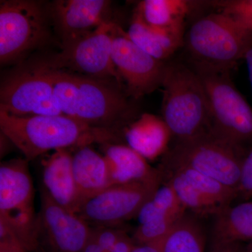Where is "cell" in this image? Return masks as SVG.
<instances>
[{"mask_svg": "<svg viewBox=\"0 0 252 252\" xmlns=\"http://www.w3.org/2000/svg\"><path fill=\"white\" fill-rule=\"evenodd\" d=\"M42 66L52 83L56 102L64 116L94 130L119 137L136 117V109L117 83Z\"/></svg>", "mask_w": 252, "mask_h": 252, "instance_id": "1", "label": "cell"}, {"mask_svg": "<svg viewBox=\"0 0 252 252\" xmlns=\"http://www.w3.org/2000/svg\"><path fill=\"white\" fill-rule=\"evenodd\" d=\"M0 129L29 161L51 150L117 140L112 134L64 115L19 117L0 111Z\"/></svg>", "mask_w": 252, "mask_h": 252, "instance_id": "2", "label": "cell"}, {"mask_svg": "<svg viewBox=\"0 0 252 252\" xmlns=\"http://www.w3.org/2000/svg\"><path fill=\"white\" fill-rule=\"evenodd\" d=\"M161 87L162 118L176 142L210 130L208 99L203 83L193 69L182 63L166 64Z\"/></svg>", "mask_w": 252, "mask_h": 252, "instance_id": "3", "label": "cell"}, {"mask_svg": "<svg viewBox=\"0 0 252 252\" xmlns=\"http://www.w3.org/2000/svg\"><path fill=\"white\" fill-rule=\"evenodd\" d=\"M252 32L220 12L212 13L192 25L185 44L193 65L230 71L245 59Z\"/></svg>", "mask_w": 252, "mask_h": 252, "instance_id": "4", "label": "cell"}, {"mask_svg": "<svg viewBox=\"0 0 252 252\" xmlns=\"http://www.w3.org/2000/svg\"><path fill=\"white\" fill-rule=\"evenodd\" d=\"M203 83L210 112V132L246 152L252 144V108L237 90L230 71L193 65Z\"/></svg>", "mask_w": 252, "mask_h": 252, "instance_id": "5", "label": "cell"}, {"mask_svg": "<svg viewBox=\"0 0 252 252\" xmlns=\"http://www.w3.org/2000/svg\"><path fill=\"white\" fill-rule=\"evenodd\" d=\"M49 3L36 0L0 1V63H22L51 36Z\"/></svg>", "mask_w": 252, "mask_h": 252, "instance_id": "6", "label": "cell"}, {"mask_svg": "<svg viewBox=\"0 0 252 252\" xmlns=\"http://www.w3.org/2000/svg\"><path fill=\"white\" fill-rule=\"evenodd\" d=\"M245 151L210 131L176 142L162 167H186L219 181L238 193Z\"/></svg>", "mask_w": 252, "mask_h": 252, "instance_id": "7", "label": "cell"}, {"mask_svg": "<svg viewBox=\"0 0 252 252\" xmlns=\"http://www.w3.org/2000/svg\"><path fill=\"white\" fill-rule=\"evenodd\" d=\"M34 187L26 158L11 159L0 165V221L13 230L26 251L39 248L34 213Z\"/></svg>", "mask_w": 252, "mask_h": 252, "instance_id": "8", "label": "cell"}, {"mask_svg": "<svg viewBox=\"0 0 252 252\" xmlns=\"http://www.w3.org/2000/svg\"><path fill=\"white\" fill-rule=\"evenodd\" d=\"M0 111L19 117L64 115L52 83L37 61L21 64L1 80Z\"/></svg>", "mask_w": 252, "mask_h": 252, "instance_id": "9", "label": "cell"}, {"mask_svg": "<svg viewBox=\"0 0 252 252\" xmlns=\"http://www.w3.org/2000/svg\"><path fill=\"white\" fill-rule=\"evenodd\" d=\"M114 26L115 23L107 21L94 32L61 49L58 54L39 60L50 67L112 81L124 89V83L112 60Z\"/></svg>", "mask_w": 252, "mask_h": 252, "instance_id": "10", "label": "cell"}, {"mask_svg": "<svg viewBox=\"0 0 252 252\" xmlns=\"http://www.w3.org/2000/svg\"><path fill=\"white\" fill-rule=\"evenodd\" d=\"M162 183V175L140 182L110 186L86 202L77 215L89 224L118 226L136 218Z\"/></svg>", "mask_w": 252, "mask_h": 252, "instance_id": "11", "label": "cell"}, {"mask_svg": "<svg viewBox=\"0 0 252 252\" xmlns=\"http://www.w3.org/2000/svg\"><path fill=\"white\" fill-rule=\"evenodd\" d=\"M112 60L129 97L138 99L162 86L166 63L154 59L131 40L115 23Z\"/></svg>", "mask_w": 252, "mask_h": 252, "instance_id": "12", "label": "cell"}, {"mask_svg": "<svg viewBox=\"0 0 252 252\" xmlns=\"http://www.w3.org/2000/svg\"><path fill=\"white\" fill-rule=\"evenodd\" d=\"M36 221L39 247L48 252H84L92 233L85 220L55 203L44 189Z\"/></svg>", "mask_w": 252, "mask_h": 252, "instance_id": "13", "label": "cell"}, {"mask_svg": "<svg viewBox=\"0 0 252 252\" xmlns=\"http://www.w3.org/2000/svg\"><path fill=\"white\" fill-rule=\"evenodd\" d=\"M112 2L107 0H56L49 3L51 25L61 49L94 32L108 20Z\"/></svg>", "mask_w": 252, "mask_h": 252, "instance_id": "14", "label": "cell"}, {"mask_svg": "<svg viewBox=\"0 0 252 252\" xmlns=\"http://www.w3.org/2000/svg\"><path fill=\"white\" fill-rule=\"evenodd\" d=\"M43 189L55 203L78 214L82 203L74 180L72 155L67 149L55 151L43 163Z\"/></svg>", "mask_w": 252, "mask_h": 252, "instance_id": "15", "label": "cell"}, {"mask_svg": "<svg viewBox=\"0 0 252 252\" xmlns=\"http://www.w3.org/2000/svg\"><path fill=\"white\" fill-rule=\"evenodd\" d=\"M126 143L146 160L165 155L172 135L162 118L144 113L124 129Z\"/></svg>", "mask_w": 252, "mask_h": 252, "instance_id": "16", "label": "cell"}, {"mask_svg": "<svg viewBox=\"0 0 252 252\" xmlns=\"http://www.w3.org/2000/svg\"><path fill=\"white\" fill-rule=\"evenodd\" d=\"M72 169L82 205L112 186L105 157L90 145L78 148L72 155Z\"/></svg>", "mask_w": 252, "mask_h": 252, "instance_id": "17", "label": "cell"}, {"mask_svg": "<svg viewBox=\"0 0 252 252\" xmlns=\"http://www.w3.org/2000/svg\"><path fill=\"white\" fill-rule=\"evenodd\" d=\"M102 146L112 185L148 180L161 175L160 169L151 166L148 160L127 145L106 143Z\"/></svg>", "mask_w": 252, "mask_h": 252, "instance_id": "18", "label": "cell"}, {"mask_svg": "<svg viewBox=\"0 0 252 252\" xmlns=\"http://www.w3.org/2000/svg\"><path fill=\"white\" fill-rule=\"evenodd\" d=\"M127 33L136 45L154 59L163 62L185 43L184 33L152 27L144 22L135 9Z\"/></svg>", "mask_w": 252, "mask_h": 252, "instance_id": "19", "label": "cell"}, {"mask_svg": "<svg viewBox=\"0 0 252 252\" xmlns=\"http://www.w3.org/2000/svg\"><path fill=\"white\" fill-rule=\"evenodd\" d=\"M215 217L213 243L252 242V200L231 204Z\"/></svg>", "mask_w": 252, "mask_h": 252, "instance_id": "20", "label": "cell"}, {"mask_svg": "<svg viewBox=\"0 0 252 252\" xmlns=\"http://www.w3.org/2000/svg\"><path fill=\"white\" fill-rule=\"evenodd\" d=\"M190 9V1L185 0H144L135 9L152 27L184 33L185 18Z\"/></svg>", "mask_w": 252, "mask_h": 252, "instance_id": "21", "label": "cell"}, {"mask_svg": "<svg viewBox=\"0 0 252 252\" xmlns=\"http://www.w3.org/2000/svg\"><path fill=\"white\" fill-rule=\"evenodd\" d=\"M160 250L161 252H204L205 235L200 222L187 212L164 239Z\"/></svg>", "mask_w": 252, "mask_h": 252, "instance_id": "22", "label": "cell"}, {"mask_svg": "<svg viewBox=\"0 0 252 252\" xmlns=\"http://www.w3.org/2000/svg\"><path fill=\"white\" fill-rule=\"evenodd\" d=\"M163 174H175L183 179L199 192L216 203L222 208L233 204L238 198V193L219 181L186 167H159Z\"/></svg>", "mask_w": 252, "mask_h": 252, "instance_id": "23", "label": "cell"}, {"mask_svg": "<svg viewBox=\"0 0 252 252\" xmlns=\"http://www.w3.org/2000/svg\"><path fill=\"white\" fill-rule=\"evenodd\" d=\"M187 210L177 198L173 189L163 183L156 190L136 217L139 224L154 220L181 218Z\"/></svg>", "mask_w": 252, "mask_h": 252, "instance_id": "24", "label": "cell"}, {"mask_svg": "<svg viewBox=\"0 0 252 252\" xmlns=\"http://www.w3.org/2000/svg\"><path fill=\"white\" fill-rule=\"evenodd\" d=\"M162 182L168 184L173 189L177 198L187 212L191 211L200 216H215L223 210V208L207 198L179 176L172 173L162 174Z\"/></svg>", "mask_w": 252, "mask_h": 252, "instance_id": "25", "label": "cell"}, {"mask_svg": "<svg viewBox=\"0 0 252 252\" xmlns=\"http://www.w3.org/2000/svg\"><path fill=\"white\" fill-rule=\"evenodd\" d=\"M181 218L159 219L139 224L134 233L132 240L137 245H160Z\"/></svg>", "mask_w": 252, "mask_h": 252, "instance_id": "26", "label": "cell"}, {"mask_svg": "<svg viewBox=\"0 0 252 252\" xmlns=\"http://www.w3.org/2000/svg\"><path fill=\"white\" fill-rule=\"evenodd\" d=\"M219 12L226 15L242 27L252 32V0L212 1Z\"/></svg>", "mask_w": 252, "mask_h": 252, "instance_id": "27", "label": "cell"}, {"mask_svg": "<svg viewBox=\"0 0 252 252\" xmlns=\"http://www.w3.org/2000/svg\"><path fill=\"white\" fill-rule=\"evenodd\" d=\"M252 198V148L247 154L242 166L241 177L238 189V198L248 200Z\"/></svg>", "mask_w": 252, "mask_h": 252, "instance_id": "28", "label": "cell"}, {"mask_svg": "<svg viewBox=\"0 0 252 252\" xmlns=\"http://www.w3.org/2000/svg\"><path fill=\"white\" fill-rule=\"evenodd\" d=\"M0 252H28L13 230L0 221Z\"/></svg>", "mask_w": 252, "mask_h": 252, "instance_id": "29", "label": "cell"}, {"mask_svg": "<svg viewBox=\"0 0 252 252\" xmlns=\"http://www.w3.org/2000/svg\"><path fill=\"white\" fill-rule=\"evenodd\" d=\"M135 245L132 238L126 235L114 246H100L89 240L84 252H131Z\"/></svg>", "mask_w": 252, "mask_h": 252, "instance_id": "30", "label": "cell"}, {"mask_svg": "<svg viewBox=\"0 0 252 252\" xmlns=\"http://www.w3.org/2000/svg\"><path fill=\"white\" fill-rule=\"evenodd\" d=\"M210 252H241L239 243H213Z\"/></svg>", "mask_w": 252, "mask_h": 252, "instance_id": "31", "label": "cell"}, {"mask_svg": "<svg viewBox=\"0 0 252 252\" xmlns=\"http://www.w3.org/2000/svg\"><path fill=\"white\" fill-rule=\"evenodd\" d=\"M131 252H161V250H160V245H136Z\"/></svg>", "mask_w": 252, "mask_h": 252, "instance_id": "32", "label": "cell"}, {"mask_svg": "<svg viewBox=\"0 0 252 252\" xmlns=\"http://www.w3.org/2000/svg\"><path fill=\"white\" fill-rule=\"evenodd\" d=\"M245 59L246 60L247 64H248L249 74H250V79L252 87V43L245 54Z\"/></svg>", "mask_w": 252, "mask_h": 252, "instance_id": "33", "label": "cell"}, {"mask_svg": "<svg viewBox=\"0 0 252 252\" xmlns=\"http://www.w3.org/2000/svg\"><path fill=\"white\" fill-rule=\"evenodd\" d=\"M246 252H252V242L249 243V245L247 247Z\"/></svg>", "mask_w": 252, "mask_h": 252, "instance_id": "34", "label": "cell"}]
</instances>
